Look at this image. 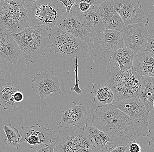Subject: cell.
Segmentation results:
<instances>
[{"label": "cell", "mask_w": 154, "mask_h": 152, "mask_svg": "<svg viewBox=\"0 0 154 152\" xmlns=\"http://www.w3.org/2000/svg\"><path fill=\"white\" fill-rule=\"evenodd\" d=\"M13 98L15 102H21L23 101L24 95L23 93L20 91H17L14 93L13 95Z\"/></svg>", "instance_id": "d590c367"}, {"label": "cell", "mask_w": 154, "mask_h": 152, "mask_svg": "<svg viewBox=\"0 0 154 152\" xmlns=\"http://www.w3.org/2000/svg\"><path fill=\"white\" fill-rule=\"evenodd\" d=\"M154 78L141 76V87L138 98L144 104L147 113L154 110Z\"/></svg>", "instance_id": "ffe728a7"}, {"label": "cell", "mask_w": 154, "mask_h": 152, "mask_svg": "<svg viewBox=\"0 0 154 152\" xmlns=\"http://www.w3.org/2000/svg\"><path fill=\"white\" fill-rule=\"evenodd\" d=\"M29 27L47 26L53 27L65 12L63 5L57 0L33 1L26 6Z\"/></svg>", "instance_id": "277c9868"}, {"label": "cell", "mask_w": 154, "mask_h": 152, "mask_svg": "<svg viewBox=\"0 0 154 152\" xmlns=\"http://www.w3.org/2000/svg\"><path fill=\"white\" fill-rule=\"evenodd\" d=\"M20 132L21 138L19 144L27 142L30 145L31 149L36 150L38 145L49 146L51 142L53 134L49 129L38 124L31 126H23Z\"/></svg>", "instance_id": "7c38bea8"}, {"label": "cell", "mask_w": 154, "mask_h": 152, "mask_svg": "<svg viewBox=\"0 0 154 152\" xmlns=\"http://www.w3.org/2000/svg\"><path fill=\"white\" fill-rule=\"evenodd\" d=\"M20 87L12 85L0 87V106L6 110H15L18 107L15 105L13 95L15 92L19 91Z\"/></svg>", "instance_id": "603a6c76"}, {"label": "cell", "mask_w": 154, "mask_h": 152, "mask_svg": "<svg viewBox=\"0 0 154 152\" xmlns=\"http://www.w3.org/2000/svg\"><path fill=\"white\" fill-rule=\"evenodd\" d=\"M95 5H97V6H99V5L102 2H103V1H99V0H95Z\"/></svg>", "instance_id": "8d00e7d4"}, {"label": "cell", "mask_w": 154, "mask_h": 152, "mask_svg": "<svg viewBox=\"0 0 154 152\" xmlns=\"http://www.w3.org/2000/svg\"><path fill=\"white\" fill-rule=\"evenodd\" d=\"M116 11L120 16L125 26L144 23V11L139 8L137 0L111 1Z\"/></svg>", "instance_id": "30bf717a"}, {"label": "cell", "mask_w": 154, "mask_h": 152, "mask_svg": "<svg viewBox=\"0 0 154 152\" xmlns=\"http://www.w3.org/2000/svg\"><path fill=\"white\" fill-rule=\"evenodd\" d=\"M75 4L79 6V10L84 12L89 9L91 5H95L94 0H75Z\"/></svg>", "instance_id": "4316f807"}, {"label": "cell", "mask_w": 154, "mask_h": 152, "mask_svg": "<svg viewBox=\"0 0 154 152\" xmlns=\"http://www.w3.org/2000/svg\"><path fill=\"white\" fill-rule=\"evenodd\" d=\"M132 69L141 76L154 77V55L147 52L136 54L133 60Z\"/></svg>", "instance_id": "d6986e66"}, {"label": "cell", "mask_w": 154, "mask_h": 152, "mask_svg": "<svg viewBox=\"0 0 154 152\" xmlns=\"http://www.w3.org/2000/svg\"><path fill=\"white\" fill-rule=\"evenodd\" d=\"M108 80L105 84L111 89L115 101L138 98L141 87V76L133 69L120 71L119 66L107 70Z\"/></svg>", "instance_id": "3957f363"}, {"label": "cell", "mask_w": 154, "mask_h": 152, "mask_svg": "<svg viewBox=\"0 0 154 152\" xmlns=\"http://www.w3.org/2000/svg\"><path fill=\"white\" fill-rule=\"evenodd\" d=\"M50 35V28L42 25L26 28L12 36L25 61L34 63L40 56L46 55L48 48H52Z\"/></svg>", "instance_id": "7a4b0ae2"}, {"label": "cell", "mask_w": 154, "mask_h": 152, "mask_svg": "<svg viewBox=\"0 0 154 152\" xmlns=\"http://www.w3.org/2000/svg\"><path fill=\"white\" fill-rule=\"evenodd\" d=\"M55 146L56 142L54 140H52L51 144L48 147L41 148L35 152H54V149Z\"/></svg>", "instance_id": "836d02e7"}, {"label": "cell", "mask_w": 154, "mask_h": 152, "mask_svg": "<svg viewBox=\"0 0 154 152\" xmlns=\"http://www.w3.org/2000/svg\"><path fill=\"white\" fill-rule=\"evenodd\" d=\"M78 58H75V83L74 86L71 88V90L72 92H75L77 94H79L82 93V90L79 86V79L78 77Z\"/></svg>", "instance_id": "f1b7e54d"}, {"label": "cell", "mask_w": 154, "mask_h": 152, "mask_svg": "<svg viewBox=\"0 0 154 152\" xmlns=\"http://www.w3.org/2000/svg\"><path fill=\"white\" fill-rule=\"evenodd\" d=\"M0 2H1V1H0Z\"/></svg>", "instance_id": "74e56055"}, {"label": "cell", "mask_w": 154, "mask_h": 152, "mask_svg": "<svg viewBox=\"0 0 154 152\" xmlns=\"http://www.w3.org/2000/svg\"><path fill=\"white\" fill-rule=\"evenodd\" d=\"M50 41L55 54H60L65 59L82 58L88 51V43L67 33L60 28H50Z\"/></svg>", "instance_id": "8992f818"}, {"label": "cell", "mask_w": 154, "mask_h": 152, "mask_svg": "<svg viewBox=\"0 0 154 152\" xmlns=\"http://www.w3.org/2000/svg\"><path fill=\"white\" fill-rule=\"evenodd\" d=\"M92 84L94 93L93 101L98 106H103L111 104L114 101V95L109 87L105 85Z\"/></svg>", "instance_id": "cb8c5ba5"}, {"label": "cell", "mask_w": 154, "mask_h": 152, "mask_svg": "<svg viewBox=\"0 0 154 152\" xmlns=\"http://www.w3.org/2000/svg\"><path fill=\"white\" fill-rule=\"evenodd\" d=\"M120 32L124 46L131 50L135 54L144 48L147 38L149 36L144 23L125 26Z\"/></svg>", "instance_id": "8fae6325"}, {"label": "cell", "mask_w": 154, "mask_h": 152, "mask_svg": "<svg viewBox=\"0 0 154 152\" xmlns=\"http://www.w3.org/2000/svg\"><path fill=\"white\" fill-rule=\"evenodd\" d=\"M146 40H147V42H146L145 46H144L146 47V49L144 50V51L150 53L154 55V38L148 37Z\"/></svg>", "instance_id": "f546056e"}, {"label": "cell", "mask_w": 154, "mask_h": 152, "mask_svg": "<svg viewBox=\"0 0 154 152\" xmlns=\"http://www.w3.org/2000/svg\"><path fill=\"white\" fill-rule=\"evenodd\" d=\"M154 15L153 13L151 14L147 18L146 23H145V27L149 36L151 38L154 37Z\"/></svg>", "instance_id": "83f0119b"}, {"label": "cell", "mask_w": 154, "mask_h": 152, "mask_svg": "<svg viewBox=\"0 0 154 152\" xmlns=\"http://www.w3.org/2000/svg\"><path fill=\"white\" fill-rule=\"evenodd\" d=\"M94 36L91 52L105 63L109 62L116 52L124 47L120 32L105 30Z\"/></svg>", "instance_id": "ba28073f"}, {"label": "cell", "mask_w": 154, "mask_h": 152, "mask_svg": "<svg viewBox=\"0 0 154 152\" xmlns=\"http://www.w3.org/2000/svg\"><path fill=\"white\" fill-rule=\"evenodd\" d=\"M91 125L108 136L109 145L127 147L140 136L148 134L149 123L138 122L116 108L111 104L97 106L92 115Z\"/></svg>", "instance_id": "6da1fadb"}, {"label": "cell", "mask_w": 154, "mask_h": 152, "mask_svg": "<svg viewBox=\"0 0 154 152\" xmlns=\"http://www.w3.org/2000/svg\"><path fill=\"white\" fill-rule=\"evenodd\" d=\"M21 51L12 33L0 25V58L17 65L21 61L19 55Z\"/></svg>", "instance_id": "2e32d148"}, {"label": "cell", "mask_w": 154, "mask_h": 152, "mask_svg": "<svg viewBox=\"0 0 154 152\" xmlns=\"http://www.w3.org/2000/svg\"><path fill=\"white\" fill-rule=\"evenodd\" d=\"M73 10L77 18L84 27L92 35L105 30V27L101 20L99 8L96 5H91L88 10L81 12L78 5L75 4Z\"/></svg>", "instance_id": "e0dca14e"}, {"label": "cell", "mask_w": 154, "mask_h": 152, "mask_svg": "<svg viewBox=\"0 0 154 152\" xmlns=\"http://www.w3.org/2000/svg\"><path fill=\"white\" fill-rule=\"evenodd\" d=\"M11 64L0 58V87L11 85L10 76Z\"/></svg>", "instance_id": "484cf974"}, {"label": "cell", "mask_w": 154, "mask_h": 152, "mask_svg": "<svg viewBox=\"0 0 154 152\" xmlns=\"http://www.w3.org/2000/svg\"><path fill=\"white\" fill-rule=\"evenodd\" d=\"M148 137L150 138H151V140L149 142V146H151L153 148L154 147V126L149 127L148 129V134L147 135Z\"/></svg>", "instance_id": "d6a6232c"}, {"label": "cell", "mask_w": 154, "mask_h": 152, "mask_svg": "<svg viewBox=\"0 0 154 152\" xmlns=\"http://www.w3.org/2000/svg\"><path fill=\"white\" fill-rule=\"evenodd\" d=\"M23 0H2L0 2V25L12 34L29 27L26 10Z\"/></svg>", "instance_id": "52a82bcc"}, {"label": "cell", "mask_w": 154, "mask_h": 152, "mask_svg": "<svg viewBox=\"0 0 154 152\" xmlns=\"http://www.w3.org/2000/svg\"><path fill=\"white\" fill-rule=\"evenodd\" d=\"M85 130L91 138V145L98 151L103 152L108 148V144L110 139L104 132L93 126L91 124H86Z\"/></svg>", "instance_id": "44dd1931"}, {"label": "cell", "mask_w": 154, "mask_h": 152, "mask_svg": "<svg viewBox=\"0 0 154 152\" xmlns=\"http://www.w3.org/2000/svg\"><path fill=\"white\" fill-rule=\"evenodd\" d=\"M128 148L127 149L128 152H141V147L137 142H132L130 143Z\"/></svg>", "instance_id": "1f68e13d"}, {"label": "cell", "mask_w": 154, "mask_h": 152, "mask_svg": "<svg viewBox=\"0 0 154 152\" xmlns=\"http://www.w3.org/2000/svg\"><path fill=\"white\" fill-rule=\"evenodd\" d=\"M88 116L83 104L77 105L75 102L71 101L63 109L61 115V122L58 125V126L82 127L81 126L86 125L88 123Z\"/></svg>", "instance_id": "4fadbf2b"}, {"label": "cell", "mask_w": 154, "mask_h": 152, "mask_svg": "<svg viewBox=\"0 0 154 152\" xmlns=\"http://www.w3.org/2000/svg\"><path fill=\"white\" fill-rule=\"evenodd\" d=\"M98 8L101 20L106 30L120 32L125 27L124 22L113 8L111 1H103Z\"/></svg>", "instance_id": "ac0fdd59"}, {"label": "cell", "mask_w": 154, "mask_h": 152, "mask_svg": "<svg viewBox=\"0 0 154 152\" xmlns=\"http://www.w3.org/2000/svg\"><path fill=\"white\" fill-rule=\"evenodd\" d=\"M135 54L131 50L124 46L116 52L109 59V62H117L120 71H129L132 69L133 60Z\"/></svg>", "instance_id": "7402d4cb"}, {"label": "cell", "mask_w": 154, "mask_h": 152, "mask_svg": "<svg viewBox=\"0 0 154 152\" xmlns=\"http://www.w3.org/2000/svg\"><path fill=\"white\" fill-rule=\"evenodd\" d=\"M112 104L130 118L138 122L148 123L154 117L153 114L147 113L144 104L138 98L113 101Z\"/></svg>", "instance_id": "5bb4252c"}, {"label": "cell", "mask_w": 154, "mask_h": 152, "mask_svg": "<svg viewBox=\"0 0 154 152\" xmlns=\"http://www.w3.org/2000/svg\"><path fill=\"white\" fill-rule=\"evenodd\" d=\"M58 133L52 140L56 142L54 152H93L91 138L84 127L58 126Z\"/></svg>", "instance_id": "5b68a950"}, {"label": "cell", "mask_w": 154, "mask_h": 152, "mask_svg": "<svg viewBox=\"0 0 154 152\" xmlns=\"http://www.w3.org/2000/svg\"><path fill=\"white\" fill-rule=\"evenodd\" d=\"M55 26L60 28L74 37L86 43L92 40L93 35L84 27L73 10L69 14L63 15L58 20Z\"/></svg>", "instance_id": "9a60e30c"}, {"label": "cell", "mask_w": 154, "mask_h": 152, "mask_svg": "<svg viewBox=\"0 0 154 152\" xmlns=\"http://www.w3.org/2000/svg\"><path fill=\"white\" fill-rule=\"evenodd\" d=\"M4 131L7 137L4 141L5 144L9 147H15L17 149H20L21 146L18 142L21 138V136L19 131L11 124L8 123L5 124Z\"/></svg>", "instance_id": "d4e9b609"}, {"label": "cell", "mask_w": 154, "mask_h": 152, "mask_svg": "<svg viewBox=\"0 0 154 152\" xmlns=\"http://www.w3.org/2000/svg\"><path fill=\"white\" fill-rule=\"evenodd\" d=\"M53 74L54 72L51 70L41 71L32 80V88L39 96L40 100L51 98L52 93L58 95L61 93L58 78Z\"/></svg>", "instance_id": "9c48e42d"}, {"label": "cell", "mask_w": 154, "mask_h": 152, "mask_svg": "<svg viewBox=\"0 0 154 152\" xmlns=\"http://www.w3.org/2000/svg\"><path fill=\"white\" fill-rule=\"evenodd\" d=\"M59 1L66 7L65 14H66L70 13L71 8L75 3V0H60Z\"/></svg>", "instance_id": "4dcf8cb0"}, {"label": "cell", "mask_w": 154, "mask_h": 152, "mask_svg": "<svg viewBox=\"0 0 154 152\" xmlns=\"http://www.w3.org/2000/svg\"><path fill=\"white\" fill-rule=\"evenodd\" d=\"M128 147L124 146H118L116 147H111L107 150L106 152H126Z\"/></svg>", "instance_id": "e575fe53"}]
</instances>
